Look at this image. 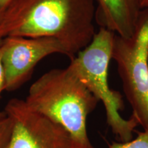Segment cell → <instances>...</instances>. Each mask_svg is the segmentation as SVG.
Wrapping results in <instances>:
<instances>
[{
  "instance_id": "cell-1",
  "label": "cell",
  "mask_w": 148,
  "mask_h": 148,
  "mask_svg": "<svg viewBox=\"0 0 148 148\" xmlns=\"http://www.w3.org/2000/svg\"><path fill=\"white\" fill-rule=\"evenodd\" d=\"M95 0H12L0 11V38L52 37L72 60L95 34Z\"/></svg>"
},
{
  "instance_id": "cell-2",
  "label": "cell",
  "mask_w": 148,
  "mask_h": 148,
  "mask_svg": "<svg viewBox=\"0 0 148 148\" xmlns=\"http://www.w3.org/2000/svg\"><path fill=\"white\" fill-rule=\"evenodd\" d=\"M25 101L32 110L63 127L75 148H95L88 138L86 121L99 101L69 66L42 74L30 86Z\"/></svg>"
},
{
  "instance_id": "cell-3",
  "label": "cell",
  "mask_w": 148,
  "mask_h": 148,
  "mask_svg": "<svg viewBox=\"0 0 148 148\" xmlns=\"http://www.w3.org/2000/svg\"><path fill=\"white\" fill-rule=\"evenodd\" d=\"M114 36V32L100 27L92 41L71 60L69 66L92 95L103 103L107 123L112 133L121 142H127L132 139L133 132L139 123L133 114L128 119L120 115L119 111L124 109L123 97L108 85Z\"/></svg>"
},
{
  "instance_id": "cell-4",
  "label": "cell",
  "mask_w": 148,
  "mask_h": 148,
  "mask_svg": "<svg viewBox=\"0 0 148 148\" xmlns=\"http://www.w3.org/2000/svg\"><path fill=\"white\" fill-rule=\"evenodd\" d=\"M112 59L117 64L132 114L144 130L148 131V8L140 11L132 37L114 34Z\"/></svg>"
},
{
  "instance_id": "cell-5",
  "label": "cell",
  "mask_w": 148,
  "mask_h": 148,
  "mask_svg": "<svg viewBox=\"0 0 148 148\" xmlns=\"http://www.w3.org/2000/svg\"><path fill=\"white\" fill-rule=\"evenodd\" d=\"M4 112L13 124L9 148H75L63 127L32 110L23 99H11Z\"/></svg>"
},
{
  "instance_id": "cell-6",
  "label": "cell",
  "mask_w": 148,
  "mask_h": 148,
  "mask_svg": "<svg viewBox=\"0 0 148 148\" xmlns=\"http://www.w3.org/2000/svg\"><path fill=\"white\" fill-rule=\"evenodd\" d=\"M5 75V90L12 92L25 84L35 66L47 56L60 53L68 56L61 42L52 37L27 38L8 36L1 43Z\"/></svg>"
},
{
  "instance_id": "cell-7",
  "label": "cell",
  "mask_w": 148,
  "mask_h": 148,
  "mask_svg": "<svg viewBox=\"0 0 148 148\" xmlns=\"http://www.w3.org/2000/svg\"><path fill=\"white\" fill-rule=\"evenodd\" d=\"M95 20L100 27L124 38L134 35L141 11L137 0H95Z\"/></svg>"
},
{
  "instance_id": "cell-8",
  "label": "cell",
  "mask_w": 148,
  "mask_h": 148,
  "mask_svg": "<svg viewBox=\"0 0 148 148\" xmlns=\"http://www.w3.org/2000/svg\"><path fill=\"white\" fill-rule=\"evenodd\" d=\"M134 132L137 134L134 139L121 143H108V148H148V131L139 132L135 130Z\"/></svg>"
},
{
  "instance_id": "cell-9",
  "label": "cell",
  "mask_w": 148,
  "mask_h": 148,
  "mask_svg": "<svg viewBox=\"0 0 148 148\" xmlns=\"http://www.w3.org/2000/svg\"><path fill=\"white\" fill-rule=\"evenodd\" d=\"M12 119L7 114L0 119V148H9L12 138Z\"/></svg>"
},
{
  "instance_id": "cell-10",
  "label": "cell",
  "mask_w": 148,
  "mask_h": 148,
  "mask_svg": "<svg viewBox=\"0 0 148 148\" xmlns=\"http://www.w3.org/2000/svg\"><path fill=\"white\" fill-rule=\"evenodd\" d=\"M1 38H0V99H1V93L3 90H5V75L4 68L3 65L2 61V54H1Z\"/></svg>"
},
{
  "instance_id": "cell-11",
  "label": "cell",
  "mask_w": 148,
  "mask_h": 148,
  "mask_svg": "<svg viewBox=\"0 0 148 148\" xmlns=\"http://www.w3.org/2000/svg\"><path fill=\"white\" fill-rule=\"evenodd\" d=\"M140 9L148 8V0H137Z\"/></svg>"
},
{
  "instance_id": "cell-12",
  "label": "cell",
  "mask_w": 148,
  "mask_h": 148,
  "mask_svg": "<svg viewBox=\"0 0 148 148\" xmlns=\"http://www.w3.org/2000/svg\"><path fill=\"white\" fill-rule=\"evenodd\" d=\"M12 0H0V11L3 10Z\"/></svg>"
},
{
  "instance_id": "cell-13",
  "label": "cell",
  "mask_w": 148,
  "mask_h": 148,
  "mask_svg": "<svg viewBox=\"0 0 148 148\" xmlns=\"http://www.w3.org/2000/svg\"><path fill=\"white\" fill-rule=\"evenodd\" d=\"M5 115H6V114H5V112H4V110H3V111L0 110V119H1V118L4 117Z\"/></svg>"
}]
</instances>
